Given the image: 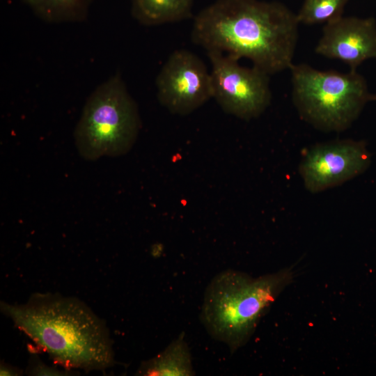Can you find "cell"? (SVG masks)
Wrapping results in <instances>:
<instances>
[{
    "label": "cell",
    "mask_w": 376,
    "mask_h": 376,
    "mask_svg": "<svg viewBox=\"0 0 376 376\" xmlns=\"http://www.w3.org/2000/svg\"><path fill=\"white\" fill-rule=\"evenodd\" d=\"M299 24L278 1L216 0L194 17L191 38L207 52L246 58L270 76L294 64Z\"/></svg>",
    "instance_id": "obj_1"
},
{
    "label": "cell",
    "mask_w": 376,
    "mask_h": 376,
    "mask_svg": "<svg viewBox=\"0 0 376 376\" xmlns=\"http://www.w3.org/2000/svg\"><path fill=\"white\" fill-rule=\"evenodd\" d=\"M1 311L65 369L102 370L114 364L105 323L77 298L37 292L24 304L1 301Z\"/></svg>",
    "instance_id": "obj_2"
},
{
    "label": "cell",
    "mask_w": 376,
    "mask_h": 376,
    "mask_svg": "<svg viewBox=\"0 0 376 376\" xmlns=\"http://www.w3.org/2000/svg\"><path fill=\"white\" fill-rule=\"evenodd\" d=\"M292 275L289 269L256 279L231 269L218 274L204 295L201 317L205 329L214 339L235 351L247 342Z\"/></svg>",
    "instance_id": "obj_3"
},
{
    "label": "cell",
    "mask_w": 376,
    "mask_h": 376,
    "mask_svg": "<svg viewBox=\"0 0 376 376\" xmlns=\"http://www.w3.org/2000/svg\"><path fill=\"white\" fill-rule=\"evenodd\" d=\"M290 70L297 111L304 120L321 131L347 130L365 106L376 100L367 81L356 70L342 73L299 63L293 64Z\"/></svg>",
    "instance_id": "obj_4"
},
{
    "label": "cell",
    "mask_w": 376,
    "mask_h": 376,
    "mask_svg": "<svg viewBox=\"0 0 376 376\" xmlns=\"http://www.w3.org/2000/svg\"><path fill=\"white\" fill-rule=\"evenodd\" d=\"M141 127L137 104L116 74L88 97L75 130V145L88 161L121 156L132 148Z\"/></svg>",
    "instance_id": "obj_5"
},
{
    "label": "cell",
    "mask_w": 376,
    "mask_h": 376,
    "mask_svg": "<svg viewBox=\"0 0 376 376\" xmlns=\"http://www.w3.org/2000/svg\"><path fill=\"white\" fill-rule=\"evenodd\" d=\"M211 63L212 98L227 113L249 120L260 116L269 106V75L252 65L215 51L207 52Z\"/></svg>",
    "instance_id": "obj_6"
},
{
    "label": "cell",
    "mask_w": 376,
    "mask_h": 376,
    "mask_svg": "<svg viewBox=\"0 0 376 376\" xmlns=\"http://www.w3.org/2000/svg\"><path fill=\"white\" fill-rule=\"evenodd\" d=\"M155 84L159 103L173 114L188 115L212 98L210 72L197 55L185 49L170 54Z\"/></svg>",
    "instance_id": "obj_7"
},
{
    "label": "cell",
    "mask_w": 376,
    "mask_h": 376,
    "mask_svg": "<svg viewBox=\"0 0 376 376\" xmlns=\"http://www.w3.org/2000/svg\"><path fill=\"white\" fill-rule=\"evenodd\" d=\"M370 162V154L363 141L336 140L318 143L308 149L299 171L305 188L316 193L361 175Z\"/></svg>",
    "instance_id": "obj_8"
},
{
    "label": "cell",
    "mask_w": 376,
    "mask_h": 376,
    "mask_svg": "<svg viewBox=\"0 0 376 376\" xmlns=\"http://www.w3.org/2000/svg\"><path fill=\"white\" fill-rule=\"evenodd\" d=\"M315 52L356 70L364 61L376 58V19L343 16L325 24Z\"/></svg>",
    "instance_id": "obj_9"
},
{
    "label": "cell",
    "mask_w": 376,
    "mask_h": 376,
    "mask_svg": "<svg viewBox=\"0 0 376 376\" xmlns=\"http://www.w3.org/2000/svg\"><path fill=\"white\" fill-rule=\"evenodd\" d=\"M136 375L143 376L194 375L191 354L184 335H179L157 356L142 362Z\"/></svg>",
    "instance_id": "obj_10"
},
{
    "label": "cell",
    "mask_w": 376,
    "mask_h": 376,
    "mask_svg": "<svg viewBox=\"0 0 376 376\" xmlns=\"http://www.w3.org/2000/svg\"><path fill=\"white\" fill-rule=\"evenodd\" d=\"M194 0H131V13L140 24L155 26L192 17Z\"/></svg>",
    "instance_id": "obj_11"
},
{
    "label": "cell",
    "mask_w": 376,
    "mask_h": 376,
    "mask_svg": "<svg viewBox=\"0 0 376 376\" xmlns=\"http://www.w3.org/2000/svg\"><path fill=\"white\" fill-rule=\"evenodd\" d=\"M93 0H22L47 22H81L87 17Z\"/></svg>",
    "instance_id": "obj_12"
},
{
    "label": "cell",
    "mask_w": 376,
    "mask_h": 376,
    "mask_svg": "<svg viewBox=\"0 0 376 376\" xmlns=\"http://www.w3.org/2000/svg\"><path fill=\"white\" fill-rule=\"evenodd\" d=\"M349 0H304L296 14L299 24L313 25L329 23L343 16Z\"/></svg>",
    "instance_id": "obj_13"
},
{
    "label": "cell",
    "mask_w": 376,
    "mask_h": 376,
    "mask_svg": "<svg viewBox=\"0 0 376 376\" xmlns=\"http://www.w3.org/2000/svg\"><path fill=\"white\" fill-rule=\"evenodd\" d=\"M26 373L29 375H53V376H63L69 375L70 373H75V371L65 370V371L57 369L54 367H51L42 361L37 357H33L31 359L29 366L26 369Z\"/></svg>",
    "instance_id": "obj_14"
},
{
    "label": "cell",
    "mask_w": 376,
    "mask_h": 376,
    "mask_svg": "<svg viewBox=\"0 0 376 376\" xmlns=\"http://www.w3.org/2000/svg\"><path fill=\"white\" fill-rule=\"evenodd\" d=\"M0 375L2 376L4 375H19L21 372L16 368L6 364L4 363H1Z\"/></svg>",
    "instance_id": "obj_15"
}]
</instances>
